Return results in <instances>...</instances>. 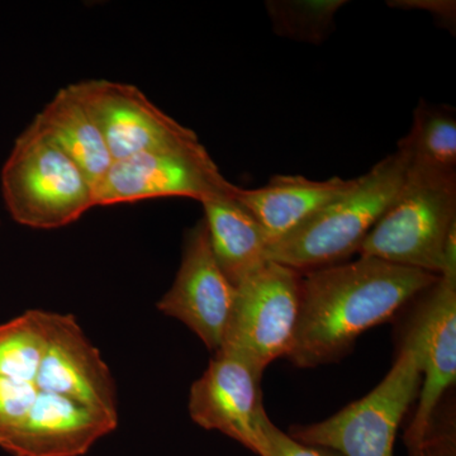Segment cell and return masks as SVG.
Instances as JSON below:
<instances>
[{"mask_svg":"<svg viewBox=\"0 0 456 456\" xmlns=\"http://www.w3.org/2000/svg\"><path fill=\"white\" fill-rule=\"evenodd\" d=\"M437 279L431 273L365 256L305 272L287 358L298 368L336 362L360 335L388 322Z\"/></svg>","mask_w":456,"mask_h":456,"instance_id":"1","label":"cell"},{"mask_svg":"<svg viewBox=\"0 0 456 456\" xmlns=\"http://www.w3.org/2000/svg\"><path fill=\"white\" fill-rule=\"evenodd\" d=\"M407 167V158L398 150L387 156L359 176L350 191L269 244L268 260L301 273L344 263L358 254L365 237L401 191Z\"/></svg>","mask_w":456,"mask_h":456,"instance_id":"2","label":"cell"},{"mask_svg":"<svg viewBox=\"0 0 456 456\" xmlns=\"http://www.w3.org/2000/svg\"><path fill=\"white\" fill-rule=\"evenodd\" d=\"M454 230L456 174L408 165L401 191L365 237L358 254L440 277Z\"/></svg>","mask_w":456,"mask_h":456,"instance_id":"3","label":"cell"},{"mask_svg":"<svg viewBox=\"0 0 456 456\" xmlns=\"http://www.w3.org/2000/svg\"><path fill=\"white\" fill-rule=\"evenodd\" d=\"M2 194L22 226L55 230L94 208V188L83 170L32 121L3 165Z\"/></svg>","mask_w":456,"mask_h":456,"instance_id":"4","label":"cell"},{"mask_svg":"<svg viewBox=\"0 0 456 456\" xmlns=\"http://www.w3.org/2000/svg\"><path fill=\"white\" fill-rule=\"evenodd\" d=\"M421 383L415 351L402 345L391 370L373 391L325 421L293 426L289 435L342 456H393L399 426Z\"/></svg>","mask_w":456,"mask_h":456,"instance_id":"5","label":"cell"},{"mask_svg":"<svg viewBox=\"0 0 456 456\" xmlns=\"http://www.w3.org/2000/svg\"><path fill=\"white\" fill-rule=\"evenodd\" d=\"M301 273L269 261L237 285L220 349L232 351L260 371L292 349L299 310Z\"/></svg>","mask_w":456,"mask_h":456,"instance_id":"6","label":"cell"},{"mask_svg":"<svg viewBox=\"0 0 456 456\" xmlns=\"http://www.w3.org/2000/svg\"><path fill=\"white\" fill-rule=\"evenodd\" d=\"M402 345L415 351L422 375L419 404L404 435L411 452L430 436L441 398L455 384L456 278L439 277L421 293Z\"/></svg>","mask_w":456,"mask_h":456,"instance_id":"7","label":"cell"},{"mask_svg":"<svg viewBox=\"0 0 456 456\" xmlns=\"http://www.w3.org/2000/svg\"><path fill=\"white\" fill-rule=\"evenodd\" d=\"M232 183L218 170L206 147L156 150L113 161L95 189V207L156 198L208 200L230 193Z\"/></svg>","mask_w":456,"mask_h":456,"instance_id":"8","label":"cell"},{"mask_svg":"<svg viewBox=\"0 0 456 456\" xmlns=\"http://www.w3.org/2000/svg\"><path fill=\"white\" fill-rule=\"evenodd\" d=\"M113 161L156 150H198L196 132L155 106L137 86L104 79L74 84Z\"/></svg>","mask_w":456,"mask_h":456,"instance_id":"9","label":"cell"},{"mask_svg":"<svg viewBox=\"0 0 456 456\" xmlns=\"http://www.w3.org/2000/svg\"><path fill=\"white\" fill-rule=\"evenodd\" d=\"M263 371L232 351H216L202 377L191 386L189 415L206 430L220 431L257 456L266 448L260 380Z\"/></svg>","mask_w":456,"mask_h":456,"instance_id":"10","label":"cell"},{"mask_svg":"<svg viewBox=\"0 0 456 456\" xmlns=\"http://www.w3.org/2000/svg\"><path fill=\"white\" fill-rule=\"evenodd\" d=\"M235 296L236 288L213 255L203 218L188 231L175 281L156 307L184 323L216 353L224 342Z\"/></svg>","mask_w":456,"mask_h":456,"instance_id":"11","label":"cell"},{"mask_svg":"<svg viewBox=\"0 0 456 456\" xmlns=\"http://www.w3.org/2000/svg\"><path fill=\"white\" fill-rule=\"evenodd\" d=\"M117 425V416L38 391L25 421L0 448L14 456H82Z\"/></svg>","mask_w":456,"mask_h":456,"instance_id":"12","label":"cell"},{"mask_svg":"<svg viewBox=\"0 0 456 456\" xmlns=\"http://www.w3.org/2000/svg\"><path fill=\"white\" fill-rule=\"evenodd\" d=\"M35 386L118 417L113 375L73 314H57Z\"/></svg>","mask_w":456,"mask_h":456,"instance_id":"13","label":"cell"},{"mask_svg":"<svg viewBox=\"0 0 456 456\" xmlns=\"http://www.w3.org/2000/svg\"><path fill=\"white\" fill-rule=\"evenodd\" d=\"M356 179L334 176L318 182L302 175H275L265 187L242 189L233 185L231 196L256 218L272 244L350 191Z\"/></svg>","mask_w":456,"mask_h":456,"instance_id":"14","label":"cell"},{"mask_svg":"<svg viewBox=\"0 0 456 456\" xmlns=\"http://www.w3.org/2000/svg\"><path fill=\"white\" fill-rule=\"evenodd\" d=\"M202 206L213 255L230 283L237 287L269 263L268 235L231 191L208 198Z\"/></svg>","mask_w":456,"mask_h":456,"instance_id":"15","label":"cell"},{"mask_svg":"<svg viewBox=\"0 0 456 456\" xmlns=\"http://www.w3.org/2000/svg\"><path fill=\"white\" fill-rule=\"evenodd\" d=\"M33 122L83 170L95 193L113 159L101 128L74 84L60 89Z\"/></svg>","mask_w":456,"mask_h":456,"instance_id":"16","label":"cell"},{"mask_svg":"<svg viewBox=\"0 0 456 456\" xmlns=\"http://www.w3.org/2000/svg\"><path fill=\"white\" fill-rule=\"evenodd\" d=\"M397 150L406 156L410 167L456 174L455 110L419 102L412 127L399 141Z\"/></svg>","mask_w":456,"mask_h":456,"instance_id":"17","label":"cell"},{"mask_svg":"<svg viewBox=\"0 0 456 456\" xmlns=\"http://www.w3.org/2000/svg\"><path fill=\"white\" fill-rule=\"evenodd\" d=\"M57 314L31 310L0 325V377L35 384Z\"/></svg>","mask_w":456,"mask_h":456,"instance_id":"18","label":"cell"},{"mask_svg":"<svg viewBox=\"0 0 456 456\" xmlns=\"http://www.w3.org/2000/svg\"><path fill=\"white\" fill-rule=\"evenodd\" d=\"M345 0H270L266 2L273 28L281 37L318 45L335 26Z\"/></svg>","mask_w":456,"mask_h":456,"instance_id":"19","label":"cell"},{"mask_svg":"<svg viewBox=\"0 0 456 456\" xmlns=\"http://www.w3.org/2000/svg\"><path fill=\"white\" fill-rule=\"evenodd\" d=\"M37 393L33 383L0 377V444L25 421Z\"/></svg>","mask_w":456,"mask_h":456,"instance_id":"20","label":"cell"},{"mask_svg":"<svg viewBox=\"0 0 456 456\" xmlns=\"http://www.w3.org/2000/svg\"><path fill=\"white\" fill-rule=\"evenodd\" d=\"M266 448L264 456H342L334 450L307 445L279 430L272 421L265 425Z\"/></svg>","mask_w":456,"mask_h":456,"instance_id":"21","label":"cell"},{"mask_svg":"<svg viewBox=\"0 0 456 456\" xmlns=\"http://www.w3.org/2000/svg\"><path fill=\"white\" fill-rule=\"evenodd\" d=\"M389 7L402 9H422L439 18L441 25L448 26L450 31L455 27L456 3L454 0H395L388 2Z\"/></svg>","mask_w":456,"mask_h":456,"instance_id":"22","label":"cell"},{"mask_svg":"<svg viewBox=\"0 0 456 456\" xmlns=\"http://www.w3.org/2000/svg\"><path fill=\"white\" fill-rule=\"evenodd\" d=\"M410 456H456L454 432L435 428L424 445L411 450Z\"/></svg>","mask_w":456,"mask_h":456,"instance_id":"23","label":"cell"}]
</instances>
